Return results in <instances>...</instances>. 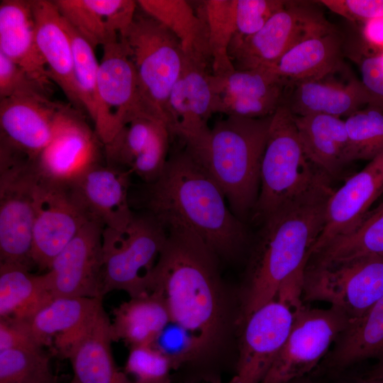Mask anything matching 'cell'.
I'll list each match as a JSON object with an SVG mask.
<instances>
[{
	"mask_svg": "<svg viewBox=\"0 0 383 383\" xmlns=\"http://www.w3.org/2000/svg\"><path fill=\"white\" fill-rule=\"evenodd\" d=\"M145 184V211L166 231L193 233L218 258H233L247 246L248 233L243 221L231 211L216 182L185 149L169 156L160 177Z\"/></svg>",
	"mask_w": 383,
	"mask_h": 383,
	"instance_id": "obj_1",
	"label": "cell"
},
{
	"mask_svg": "<svg viewBox=\"0 0 383 383\" xmlns=\"http://www.w3.org/2000/svg\"><path fill=\"white\" fill-rule=\"evenodd\" d=\"M167 232L150 291L162 294L171 321L194 333L207 355L221 342L228 324L218 258L193 233L182 229Z\"/></svg>",
	"mask_w": 383,
	"mask_h": 383,
	"instance_id": "obj_2",
	"label": "cell"
},
{
	"mask_svg": "<svg viewBox=\"0 0 383 383\" xmlns=\"http://www.w3.org/2000/svg\"><path fill=\"white\" fill-rule=\"evenodd\" d=\"M331 185L275 212L262 223L242 286L237 324L275 299L281 283L308 262L325 223Z\"/></svg>",
	"mask_w": 383,
	"mask_h": 383,
	"instance_id": "obj_3",
	"label": "cell"
},
{
	"mask_svg": "<svg viewBox=\"0 0 383 383\" xmlns=\"http://www.w3.org/2000/svg\"><path fill=\"white\" fill-rule=\"evenodd\" d=\"M272 117L226 116L216 121L202 139L184 146L216 182L241 221L252 213L258 199Z\"/></svg>",
	"mask_w": 383,
	"mask_h": 383,
	"instance_id": "obj_4",
	"label": "cell"
},
{
	"mask_svg": "<svg viewBox=\"0 0 383 383\" xmlns=\"http://www.w3.org/2000/svg\"><path fill=\"white\" fill-rule=\"evenodd\" d=\"M330 179L306 157L294 116L282 104L272 117L252 219L262 223L286 206L331 184Z\"/></svg>",
	"mask_w": 383,
	"mask_h": 383,
	"instance_id": "obj_5",
	"label": "cell"
},
{
	"mask_svg": "<svg viewBox=\"0 0 383 383\" xmlns=\"http://www.w3.org/2000/svg\"><path fill=\"white\" fill-rule=\"evenodd\" d=\"M119 39L135 67L143 113L164 121L171 133L169 100L184 57L178 39L144 12L135 13Z\"/></svg>",
	"mask_w": 383,
	"mask_h": 383,
	"instance_id": "obj_6",
	"label": "cell"
},
{
	"mask_svg": "<svg viewBox=\"0 0 383 383\" xmlns=\"http://www.w3.org/2000/svg\"><path fill=\"white\" fill-rule=\"evenodd\" d=\"M167 237L164 226L147 211L134 213L123 229L104 228L103 296L113 290L124 291L130 297L150 292L152 272Z\"/></svg>",
	"mask_w": 383,
	"mask_h": 383,
	"instance_id": "obj_7",
	"label": "cell"
},
{
	"mask_svg": "<svg viewBox=\"0 0 383 383\" xmlns=\"http://www.w3.org/2000/svg\"><path fill=\"white\" fill-rule=\"evenodd\" d=\"M35 161L0 144V264L28 270L32 258Z\"/></svg>",
	"mask_w": 383,
	"mask_h": 383,
	"instance_id": "obj_8",
	"label": "cell"
},
{
	"mask_svg": "<svg viewBox=\"0 0 383 383\" xmlns=\"http://www.w3.org/2000/svg\"><path fill=\"white\" fill-rule=\"evenodd\" d=\"M318 1H286L256 33L232 40L229 56L239 71L272 70L282 57L303 40L331 29Z\"/></svg>",
	"mask_w": 383,
	"mask_h": 383,
	"instance_id": "obj_9",
	"label": "cell"
},
{
	"mask_svg": "<svg viewBox=\"0 0 383 383\" xmlns=\"http://www.w3.org/2000/svg\"><path fill=\"white\" fill-rule=\"evenodd\" d=\"M383 298V256L366 255L328 264L307 262L302 301H321L353 319Z\"/></svg>",
	"mask_w": 383,
	"mask_h": 383,
	"instance_id": "obj_10",
	"label": "cell"
},
{
	"mask_svg": "<svg viewBox=\"0 0 383 383\" xmlns=\"http://www.w3.org/2000/svg\"><path fill=\"white\" fill-rule=\"evenodd\" d=\"M339 308L295 311L289 335L260 383H287L304 377L327 354L330 346L349 323Z\"/></svg>",
	"mask_w": 383,
	"mask_h": 383,
	"instance_id": "obj_11",
	"label": "cell"
},
{
	"mask_svg": "<svg viewBox=\"0 0 383 383\" xmlns=\"http://www.w3.org/2000/svg\"><path fill=\"white\" fill-rule=\"evenodd\" d=\"M32 258L48 270L54 258L90 220L70 184L48 181L39 175L35 193Z\"/></svg>",
	"mask_w": 383,
	"mask_h": 383,
	"instance_id": "obj_12",
	"label": "cell"
},
{
	"mask_svg": "<svg viewBox=\"0 0 383 383\" xmlns=\"http://www.w3.org/2000/svg\"><path fill=\"white\" fill-rule=\"evenodd\" d=\"M103 144L71 105H62L57 114L52 137L37 157L39 175L50 182L70 184L101 162Z\"/></svg>",
	"mask_w": 383,
	"mask_h": 383,
	"instance_id": "obj_13",
	"label": "cell"
},
{
	"mask_svg": "<svg viewBox=\"0 0 383 383\" xmlns=\"http://www.w3.org/2000/svg\"><path fill=\"white\" fill-rule=\"evenodd\" d=\"M96 97L93 122L94 131L103 145L130 118L143 113L135 67L120 39L103 46Z\"/></svg>",
	"mask_w": 383,
	"mask_h": 383,
	"instance_id": "obj_14",
	"label": "cell"
},
{
	"mask_svg": "<svg viewBox=\"0 0 383 383\" xmlns=\"http://www.w3.org/2000/svg\"><path fill=\"white\" fill-rule=\"evenodd\" d=\"M172 140L164 121L144 113L133 116L103 145L105 163L152 183L165 167Z\"/></svg>",
	"mask_w": 383,
	"mask_h": 383,
	"instance_id": "obj_15",
	"label": "cell"
},
{
	"mask_svg": "<svg viewBox=\"0 0 383 383\" xmlns=\"http://www.w3.org/2000/svg\"><path fill=\"white\" fill-rule=\"evenodd\" d=\"M295 311L274 299L253 312L241 328L235 383H260L286 341Z\"/></svg>",
	"mask_w": 383,
	"mask_h": 383,
	"instance_id": "obj_16",
	"label": "cell"
},
{
	"mask_svg": "<svg viewBox=\"0 0 383 383\" xmlns=\"http://www.w3.org/2000/svg\"><path fill=\"white\" fill-rule=\"evenodd\" d=\"M104 227L89 221L54 258L44 273L54 297H103L101 288L102 233Z\"/></svg>",
	"mask_w": 383,
	"mask_h": 383,
	"instance_id": "obj_17",
	"label": "cell"
},
{
	"mask_svg": "<svg viewBox=\"0 0 383 383\" xmlns=\"http://www.w3.org/2000/svg\"><path fill=\"white\" fill-rule=\"evenodd\" d=\"M213 111L226 116L260 118L282 104L286 86L270 70L239 71L211 77Z\"/></svg>",
	"mask_w": 383,
	"mask_h": 383,
	"instance_id": "obj_18",
	"label": "cell"
},
{
	"mask_svg": "<svg viewBox=\"0 0 383 383\" xmlns=\"http://www.w3.org/2000/svg\"><path fill=\"white\" fill-rule=\"evenodd\" d=\"M382 194L383 151L329 196L324 226L311 255L357 228Z\"/></svg>",
	"mask_w": 383,
	"mask_h": 383,
	"instance_id": "obj_19",
	"label": "cell"
},
{
	"mask_svg": "<svg viewBox=\"0 0 383 383\" xmlns=\"http://www.w3.org/2000/svg\"><path fill=\"white\" fill-rule=\"evenodd\" d=\"M211 66L184 55L182 68L169 100L172 139L184 146L202 139L209 132L213 114Z\"/></svg>",
	"mask_w": 383,
	"mask_h": 383,
	"instance_id": "obj_20",
	"label": "cell"
},
{
	"mask_svg": "<svg viewBox=\"0 0 383 383\" xmlns=\"http://www.w3.org/2000/svg\"><path fill=\"white\" fill-rule=\"evenodd\" d=\"M61 106L41 95L0 99V144L35 161L52 137Z\"/></svg>",
	"mask_w": 383,
	"mask_h": 383,
	"instance_id": "obj_21",
	"label": "cell"
},
{
	"mask_svg": "<svg viewBox=\"0 0 383 383\" xmlns=\"http://www.w3.org/2000/svg\"><path fill=\"white\" fill-rule=\"evenodd\" d=\"M131 173L97 164L70 184L90 218L104 228L120 230L131 221L128 190Z\"/></svg>",
	"mask_w": 383,
	"mask_h": 383,
	"instance_id": "obj_22",
	"label": "cell"
},
{
	"mask_svg": "<svg viewBox=\"0 0 383 383\" xmlns=\"http://www.w3.org/2000/svg\"><path fill=\"white\" fill-rule=\"evenodd\" d=\"M102 309L101 299L97 298L54 297L27 321L42 348L50 347L58 356L67 358Z\"/></svg>",
	"mask_w": 383,
	"mask_h": 383,
	"instance_id": "obj_23",
	"label": "cell"
},
{
	"mask_svg": "<svg viewBox=\"0 0 383 383\" xmlns=\"http://www.w3.org/2000/svg\"><path fill=\"white\" fill-rule=\"evenodd\" d=\"M35 41L49 77L75 109L84 110L75 87L73 55L64 19L53 1L31 0Z\"/></svg>",
	"mask_w": 383,
	"mask_h": 383,
	"instance_id": "obj_24",
	"label": "cell"
},
{
	"mask_svg": "<svg viewBox=\"0 0 383 383\" xmlns=\"http://www.w3.org/2000/svg\"><path fill=\"white\" fill-rule=\"evenodd\" d=\"M328 77L287 87L282 104L294 116L326 114L338 118L372 106L373 99L359 79L352 77L342 83Z\"/></svg>",
	"mask_w": 383,
	"mask_h": 383,
	"instance_id": "obj_25",
	"label": "cell"
},
{
	"mask_svg": "<svg viewBox=\"0 0 383 383\" xmlns=\"http://www.w3.org/2000/svg\"><path fill=\"white\" fill-rule=\"evenodd\" d=\"M345 42L335 26L311 35L287 51L272 70L289 87L334 74L343 65Z\"/></svg>",
	"mask_w": 383,
	"mask_h": 383,
	"instance_id": "obj_26",
	"label": "cell"
},
{
	"mask_svg": "<svg viewBox=\"0 0 383 383\" xmlns=\"http://www.w3.org/2000/svg\"><path fill=\"white\" fill-rule=\"evenodd\" d=\"M62 18L96 48L116 41L132 23L133 0H55Z\"/></svg>",
	"mask_w": 383,
	"mask_h": 383,
	"instance_id": "obj_27",
	"label": "cell"
},
{
	"mask_svg": "<svg viewBox=\"0 0 383 383\" xmlns=\"http://www.w3.org/2000/svg\"><path fill=\"white\" fill-rule=\"evenodd\" d=\"M0 52L50 90L52 81L35 41L31 0L0 1Z\"/></svg>",
	"mask_w": 383,
	"mask_h": 383,
	"instance_id": "obj_28",
	"label": "cell"
},
{
	"mask_svg": "<svg viewBox=\"0 0 383 383\" xmlns=\"http://www.w3.org/2000/svg\"><path fill=\"white\" fill-rule=\"evenodd\" d=\"M294 118L308 160L331 179L340 178L350 163L345 121L326 114L294 116Z\"/></svg>",
	"mask_w": 383,
	"mask_h": 383,
	"instance_id": "obj_29",
	"label": "cell"
},
{
	"mask_svg": "<svg viewBox=\"0 0 383 383\" xmlns=\"http://www.w3.org/2000/svg\"><path fill=\"white\" fill-rule=\"evenodd\" d=\"M112 341L111 322L102 309L69 353L73 371L70 383H133L118 369Z\"/></svg>",
	"mask_w": 383,
	"mask_h": 383,
	"instance_id": "obj_30",
	"label": "cell"
},
{
	"mask_svg": "<svg viewBox=\"0 0 383 383\" xmlns=\"http://www.w3.org/2000/svg\"><path fill=\"white\" fill-rule=\"evenodd\" d=\"M113 313V341L122 340L131 347L152 345L171 321L165 299L157 291L130 297Z\"/></svg>",
	"mask_w": 383,
	"mask_h": 383,
	"instance_id": "obj_31",
	"label": "cell"
},
{
	"mask_svg": "<svg viewBox=\"0 0 383 383\" xmlns=\"http://www.w3.org/2000/svg\"><path fill=\"white\" fill-rule=\"evenodd\" d=\"M142 11L165 26L179 40L185 57L209 64L208 30L200 11L185 0H139Z\"/></svg>",
	"mask_w": 383,
	"mask_h": 383,
	"instance_id": "obj_32",
	"label": "cell"
},
{
	"mask_svg": "<svg viewBox=\"0 0 383 383\" xmlns=\"http://www.w3.org/2000/svg\"><path fill=\"white\" fill-rule=\"evenodd\" d=\"M383 354V298L350 319L334 342L327 364L340 369Z\"/></svg>",
	"mask_w": 383,
	"mask_h": 383,
	"instance_id": "obj_33",
	"label": "cell"
},
{
	"mask_svg": "<svg viewBox=\"0 0 383 383\" xmlns=\"http://www.w3.org/2000/svg\"><path fill=\"white\" fill-rule=\"evenodd\" d=\"M52 298L44 274L0 264V318L27 321Z\"/></svg>",
	"mask_w": 383,
	"mask_h": 383,
	"instance_id": "obj_34",
	"label": "cell"
},
{
	"mask_svg": "<svg viewBox=\"0 0 383 383\" xmlns=\"http://www.w3.org/2000/svg\"><path fill=\"white\" fill-rule=\"evenodd\" d=\"M366 255L383 256V200L353 231L332 240L308 262L328 264Z\"/></svg>",
	"mask_w": 383,
	"mask_h": 383,
	"instance_id": "obj_35",
	"label": "cell"
},
{
	"mask_svg": "<svg viewBox=\"0 0 383 383\" xmlns=\"http://www.w3.org/2000/svg\"><path fill=\"white\" fill-rule=\"evenodd\" d=\"M236 2L237 0H205L199 8L207 26L213 76L235 71L229 48L236 32Z\"/></svg>",
	"mask_w": 383,
	"mask_h": 383,
	"instance_id": "obj_36",
	"label": "cell"
},
{
	"mask_svg": "<svg viewBox=\"0 0 383 383\" xmlns=\"http://www.w3.org/2000/svg\"><path fill=\"white\" fill-rule=\"evenodd\" d=\"M348 156L355 160H372L383 151V111L367 106L345 121Z\"/></svg>",
	"mask_w": 383,
	"mask_h": 383,
	"instance_id": "obj_37",
	"label": "cell"
},
{
	"mask_svg": "<svg viewBox=\"0 0 383 383\" xmlns=\"http://www.w3.org/2000/svg\"><path fill=\"white\" fill-rule=\"evenodd\" d=\"M64 19V18H63ZM73 55V72L77 91L84 108L94 121L96 111V89L99 63L94 48L65 19Z\"/></svg>",
	"mask_w": 383,
	"mask_h": 383,
	"instance_id": "obj_38",
	"label": "cell"
},
{
	"mask_svg": "<svg viewBox=\"0 0 383 383\" xmlns=\"http://www.w3.org/2000/svg\"><path fill=\"white\" fill-rule=\"evenodd\" d=\"M55 379L42 348L0 350V383H47Z\"/></svg>",
	"mask_w": 383,
	"mask_h": 383,
	"instance_id": "obj_39",
	"label": "cell"
},
{
	"mask_svg": "<svg viewBox=\"0 0 383 383\" xmlns=\"http://www.w3.org/2000/svg\"><path fill=\"white\" fill-rule=\"evenodd\" d=\"M152 345L169 359L173 370L206 356L199 339L172 321L161 331Z\"/></svg>",
	"mask_w": 383,
	"mask_h": 383,
	"instance_id": "obj_40",
	"label": "cell"
},
{
	"mask_svg": "<svg viewBox=\"0 0 383 383\" xmlns=\"http://www.w3.org/2000/svg\"><path fill=\"white\" fill-rule=\"evenodd\" d=\"M124 370L133 383H172L170 361L152 345L131 347Z\"/></svg>",
	"mask_w": 383,
	"mask_h": 383,
	"instance_id": "obj_41",
	"label": "cell"
},
{
	"mask_svg": "<svg viewBox=\"0 0 383 383\" xmlns=\"http://www.w3.org/2000/svg\"><path fill=\"white\" fill-rule=\"evenodd\" d=\"M285 3L284 0H237L236 32L232 40H242L258 32Z\"/></svg>",
	"mask_w": 383,
	"mask_h": 383,
	"instance_id": "obj_42",
	"label": "cell"
},
{
	"mask_svg": "<svg viewBox=\"0 0 383 383\" xmlns=\"http://www.w3.org/2000/svg\"><path fill=\"white\" fill-rule=\"evenodd\" d=\"M50 96V91L0 52V99L15 95Z\"/></svg>",
	"mask_w": 383,
	"mask_h": 383,
	"instance_id": "obj_43",
	"label": "cell"
},
{
	"mask_svg": "<svg viewBox=\"0 0 383 383\" xmlns=\"http://www.w3.org/2000/svg\"><path fill=\"white\" fill-rule=\"evenodd\" d=\"M348 54L360 67L361 81L373 99L372 107L383 111V52L370 54L352 48Z\"/></svg>",
	"mask_w": 383,
	"mask_h": 383,
	"instance_id": "obj_44",
	"label": "cell"
},
{
	"mask_svg": "<svg viewBox=\"0 0 383 383\" xmlns=\"http://www.w3.org/2000/svg\"><path fill=\"white\" fill-rule=\"evenodd\" d=\"M328 9L355 24L383 16V0H320Z\"/></svg>",
	"mask_w": 383,
	"mask_h": 383,
	"instance_id": "obj_45",
	"label": "cell"
},
{
	"mask_svg": "<svg viewBox=\"0 0 383 383\" xmlns=\"http://www.w3.org/2000/svg\"><path fill=\"white\" fill-rule=\"evenodd\" d=\"M30 348L42 347L35 338L27 321L0 318V350Z\"/></svg>",
	"mask_w": 383,
	"mask_h": 383,
	"instance_id": "obj_46",
	"label": "cell"
},
{
	"mask_svg": "<svg viewBox=\"0 0 383 383\" xmlns=\"http://www.w3.org/2000/svg\"><path fill=\"white\" fill-rule=\"evenodd\" d=\"M306 265L307 262L301 265L281 283L274 299L294 311L304 306L302 293Z\"/></svg>",
	"mask_w": 383,
	"mask_h": 383,
	"instance_id": "obj_47",
	"label": "cell"
},
{
	"mask_svg": "<svg viewBox=\"0 0 383 383\" xmlns=\"http://www.w3.org/2000/svg\"><path fill=\"white\" fill-rule=\"evenodd\" d=\"M363 52H383V16L360 24L359 38L355 43Z\"/></svg>",
	"mask_w": 383,
	"mask_h": 383,
	"instance_id": "obj_48",
	"label": "cell"
},
{
	"mask_svg": "<svg viewBox=\"0 0 383 383\" xmlns=\"http://www.w3.org/2000/svg\"><path fill=\"white\" fill-rule=\"evenodd\" d=\"M379 361L373 369L370 371L368 378L380 379L383 378V354L379 356Z\"/></svg>",
	"mask_w": 383,
	"mask_h": 383,
	"instance_id": "obj_49",
	"label": "cell"
},
{
	"mask_svg": "<svg viewBox=\"0 0 383 383\" xmlns=\"http://www.w3.org/2000/svg\"><path fill=\"white\" fill-rule=\"evenodd\" d=\"M355 383H383V378L381 379H372V378H367L365 379H362L360 381H358Z\"/></svg>",
	"mask_w": 383,
	"mask_h": 383,
	"instance_id": "obj_50",
	"label": "cell"
},
{
	"mask_svg": "<svg viewBox=\"0 0 383 383\" xmlns=\"http://www.w3.org/2000/svg\"><path fill=\"white\" fill-rule=\"evenodd\" d=\"M287 383H313L310 380L304 379V377H301L299 379H296L290 382H288Z\"/></svg>",
	"mask_w": 383,
	"mask_h": 383,
	"instance_id": "obj_51",
	"label": "cell"
},
{
	"mask_svg": "<svg viewBox=\"0 0 383 383\" xmlns=\"http://www.w3.org/2000/svg\"><path fill=\"white\" fill-rule=\"evenodd\" d=\"M194 383H196V382H194ZM198 383H235V381L233 380V379L231 377V379L227 382H221V381H218V382H198Z\"/></svg>",
	"mask_w": 383,
	"mask_h": 383,
	"instance_id": "obj_52",
	"label": "cell"
},
{
	"mask_svg": "<svg viewBox=\"0 0 383 383\" xmlns=\"http://www.w3.org/2000/svg\"><path fill=\"white\" fill-rule=\"evenodd\" d=\"M47 383H57L56 379Z\"/></svg>",
	"mask_w": 383,
	"mask_h": 383,
	"instance_id": "obj_53",
	"label": "cell"
}]
</instances>
